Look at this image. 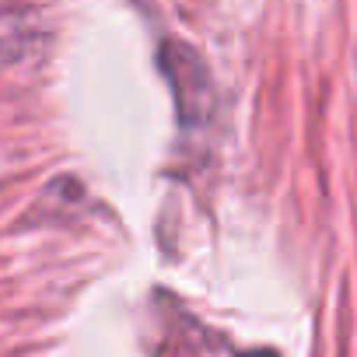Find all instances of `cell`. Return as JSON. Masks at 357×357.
Wrapping results in <instances>:
<instances>
[{
	"mask_svg": "<svg viewBox=\"0 0 357 357\" xmlns=\"http://www.w3.org/2000/svg\"><path fill=\"white\" fill-rule=\"evenodd\" d=\"M245 357H277L273 350H252V354H245Z\"/></svg>",
	"mask_w": 357,
	"mask_h": 357,
	"instance_id": "1",
	"label": "cell"
}]
</instances>
